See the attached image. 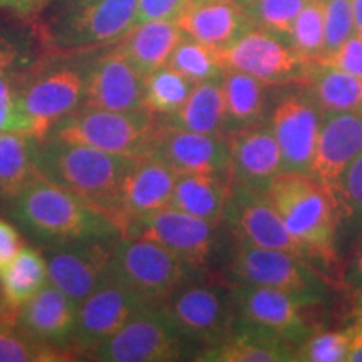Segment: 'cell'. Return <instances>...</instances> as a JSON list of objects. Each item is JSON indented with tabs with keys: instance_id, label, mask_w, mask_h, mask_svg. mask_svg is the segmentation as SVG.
<instances>
[{
	"instance_id": "obj_1",
	"label": "cell",
	"mask_w": 362,
	"mask_h": 362,
	"mask_svg": "<svg viewBox=\"0 0 362 362\" xmlns=\"http://www.w3.org/2000/svg\"><path fill=\"white\" fill-rule=\"evenodd\" d=\"M34 161L42 178L98 208L121 230L119 198L133 158L49 136L35 143Z\"/></svg>"
},
{
	"instance_id": "obj_2",
	"label": "cell",
	"mask_w": 362,
	"mask_h": 362,
	"mask_svg": "<svg viewBox=\"0 0 362 362\" xmlns=\"http://www.w3.org/2000/svg\"><path fill=\"white\" fill-rule=\"evenodd\" d=\"M12 202L16 220L44 247L121 237L115 220L39 173Z\"/></svg>"
},
{
	"instance_id": "obj_3",
	"label": "cell",
	"mask_w": 362,
	"mask_h": 362,
	"mask_svg": "<svg viewBox=\"0 0 362 362\" xmlns=\"http://www.w3.org/2000/svg\"><path fill=\"white\" fill-rule=\"evenodd\" d=\"M270 202L310 259H334L339 206L332 189L304 173L282 171L267 188Z\"/></svg>"
},
{
	"instance_id": "obj_4",
	"label": "cell",
	"mask_w": 362,
	"mask_h": 362,
	"mask_svg": "<svg viewBox=\"0 0 362 362\" xmlns=\"http://www.w3.org/2000/svg\"><path fill=\"white\" fill-rule=\"evenodd\" d=\"M138 0H57L44 25V40L62 52L117 44L136 25Z\"/></svg>"
},
{
	"instance_id": "obj_5",
	"label": "cell",
	"mask_w": 362,
	"mask_h": 362,
	"mask_svg": "<svg viewBox=\"0 0 362 362\" xmlns=\"http://www.w3.org/2000/svg\"><path fill=\"white\" fill-rule=\"evenodd\" d=\"M156 126V116L146 107L136 111H107L81 106L78 111L54 124L49 136L136 160L148 155Z\"/></svg>"
},
{
	"instance_id": "obj_6",
	"label": "cell",
	"mask_w": 362,
	"mask_h": 362,
	"mask_svg": "<svg viewBox=\"0 0 362 362\" xmlns=\"http://www.w3.org/2000/svg\"><path fill=\"white\" fill-rule=\"evenodd\" d=\"M230 272L237 282L277 288L307 307L322 304L329 285L324 275L298 253L252 245L237 238Z\"/></svg>"
},
{
	"instance_id": "obj_7",
	"label": "cell",
	"mask_w": 362,
	"mask_h": 362,
	"mask_svg": "<svg viewBox=\"0 0 362 362\" xmlns=\"http://www.w3.org/2000/svg\"><path fill=\"white\" fill-rule=\"evenodd\" d=\"M197 351L185 341L163 304H151L131 317L88 359L99 362H171L193 359Z\"/></svg>"
},
{
	"instance_id": "obj_8",
	"label": "cell",
	"mask_w": 362,
	"mask_h": 362,
	"mask_svg": "<svg viewBox=\"0 0 362 362\" xmlns=\"http://www.w3.org/2000/svg\"><path fill=\"white\" fill-rule=\"evenodd\" d=\"M163 305L197 356L218 346L237 319L232 285L218 282L185 280Z\"/></svg>"
},
{
	"instance_id": "obj_9",
	"label": "cell",
	"mask_w": 362,
	"mask_h": 362,
	"mask_svg": "<svg viewBox=\"0 0 362 362\" xmlns=\"http://www.w3.org/2000/svg\"><path fill=\"white\" fill-rule=\"evenodd\" d=\"M192 269L155 240L119 237L112 242L110 274L151 304H163Z\"/></svg>"
},
{
	"instance_id": "obj_10",
	"label": "cell",
	"mask_w": 362,
	"mask_h": 362,
	"mask_svg": "<svg viewBox=\"0 0 362 362\" xmlns=\"http://www.w3.org/2000/svg\"><path fill=\"white\" fill-rule=\"evenodd\" d=\"M218 57L223 69L242 71L275 88L304 83L312 62L291 44L259 27H252L228 47L220 49Z\"/></svg>"
},
{
	"instance_id": "obj_11",
	"label": "cell",
	"mask_w": 362,
	"mask_h": 362,
	"mask_svg": "<svg viewBox=\"0 0 362 362\" xmlns=\"http://www.w3.org/2000/svg\"><path fill=\"white\" fill-rule=\"evenodd\" d=\"M151 305L134 291L107 274L89 293L76 312L74 332L69 342L71 356H89L90 352L116 334L131 317Z\"/></svg>"
},
{
	"instance_id": "obj_12",
	"label": "cell",
	"mask_w": 362,
	"mask_h": 362,
	"mask_svg": "<svg viewBox=\"0 0 362 362\" xmlns=\"http://www.w3.org/2000/svg\"><path fill=\"white\" fill-rule=\"evenodd\" d=\"M322 115V107L302 84L277 99L269 123L282 155V171L310 173Z\"/></svg>"
},
{
	"instance_id": "obj_13",
	"label": "cell",
	"mask_w": 362,
	"mask_h": 362,
	"mask_svg": "<svg viewBox=\"0 0 362 362\" xmlns=\"http://www.w3.org/2000/svg\"><path fill=\"white\" fill-rule=\"evenodd\" d=\"M216 225L211 221L165 206L128 223L121 237L155 240L192 270L206 265L216 242Z\"/></svg>"
},
{
	"instance_id": "obj_14",
	"label": "cell",
	"mask_w": 362,
	"mask_h": 362,
	"mask_svg": "<svg viewBox=\"0 0 362 362\" xmlns=\"http://www.w3.org/2000/svg\"><path fill=\"white\" fill-rule=\"evenodd\" d=\"M221 221L232 228L235 237L252 245L298 253L310 260L309 252L292 237L264 189L230 181Z\"/></svg>"
},
{
	"instance_id": "obj_15",
	"label": "cell",
	"mask_w": 362,
	"mask_h": 362,
	"mask_svg": "<svg viewBox=\"0 0 362 362\" xmlns=\"http://www.w3.org/2000/svg\"><path fill=\"white\" fill-rule=\"evenodd\" d=\"M84 72L72 67H56L25 79L22 107L29 119V136L42 141L54 124L83 106Z\"/></svg>"
},
{
	"instance_id": "obj_16",
	"label": "cell",
	"mask_w": 362,
	"mask_h": 362,
	"mask_svg": "<svg viewBox=\"0 0 362 362\" xmlns=\"http://www.w3.org/2000/svg\"><path fill=\"white\" fill-rule=\"evenodd\" d=\"M112 242L89 240L45 247L42 253L47 265L49 282L56 285L59 291L74 302L76 307H79L110 274Z\"/></svg>"
},
{
	"instance_id": "obj_17",
	"label": "cell",
	"mask_w": 362,
	"mask_h": 362,
	"mask_svg": "<svg viewBox=\"0 0 362 362\" xmlns=\"http://www.w3.org/2000/svg\"><path fill=\"white\" fill-rule=\"evenodd\" d=\"M158 119V117H156ZM148 155L176 173H211L230 176V146L223 136L194 133L158 121Z\"/></svg>"
},
{
	"instance_id": "obj_18",
	"label": "cell",
	"mask_w": 362,
	"mask_h": 362,
	"mask_svg": "<svg viewBox=\"0 0 362 362\" xmlns=\"http://www.w3.org/2000/svg\"><path fill=\"white\" fill-rule=\"evenodd\" d=\"M83 106L107 111L144 107V76L131 64L119 45L86 67Z\"/></svg>"
},
{
	"instance_id": "obj_19",
	"label": "cell",
	"mask_w": 362,
	"mask_h": 362,
	"mask_svg": "<svg viewBox=\"0 0 362 362\" xmlns=\"http://www.w3.org/2000/svg\"><path fill=\"white\" fill-rule=\"evenodd\" d=\"M232 293L237 317L274 330L293 347L315 330L304 315L307 305L291 293L237 280L232 284Z\"/></svg>"
},
{
	"instance_id": "obj_20",
	"label": "cell",
	"mask_w": 362,
	"mask_h": 362,
	"mask_svg": "<svg viewBox=\"0 0 362 362\" xmlns=\"http://www.w3.org/2000/svg\"><path fill=\"white\" fill-rule=\"evenodd\" d=\"M230 181L267 192L282 173V155L269 119L228 136Z\"/></svg>"
},
{
	"instance_id": "obj_21",
	"label": "cell",
	"mask_w": 362,
	"mask_h": 362,
	"mask_svg": "<svg viewBox=\"0 0 362 362\" xmlns=\"http://www.w3.org/2000/svg\"><path fill=\"white\" fill-rule=\"evenodd\" d=\"M74 302L47 282L35 296L17 310L16 324L27 337L40 346L69 354V342L76 324Z\"/></svg>"
},
{
	"instance_id": "obj_22",
	"label": "cell",
	"mask_w": 362,
	"mask_h": 362,
	"mask_svg": "<svg viewBox=\"0 0 362 362\" xmlns=\"http://www.w3.org/2000/svg\"><path fill=\"white\" fill-rule=\"evenodd\" d=\"M362 153V115L324 111L310 176L332 189L339 176Z\"/></svg>"
},
{
	"instance_id": "obj_23",
	"label": "cell",
	"mask_w": 362,
	"mask_h": 362,
	"mask_svg": "<svg viewBox=\"0 0 362 362\" xmlns=\"http://www.w3.org/2000/svg\"><path fill=\"white\" fill-rule=\"evenodd\" d=\"M178 173L153 155L136 158L119 198L121 232L139 216L170 206Z\"/></svg>"
},
{
	"instance_id": "obj_24",
	"label": "cell",
	"mask_w": 362,
	"mask_h": 362,
	"mask_svg": "<svg viewBox=\"0 0 362 362\" xmlns=\"http://www.w3.org/2000/svg\"><path fill=\"white\" fill-rule=\"evenodd\" d=\"M176 22L185 35L216 51L228 47L255 27L240 0L189 2Z\"/></svg>"
},
{
	"instance_id": "obj_25",
	"label": "cell",
	"mask_w": 362,
	"mask_h": 362,
	"mask_svg": "<svg viewBox=\"0 0 362 362\" xmlns=\"http://www.w3.org/2000/svg\"><path fill=\"white\" fill-rule=\"evenodd\" d=\"M296 347L274 330L237 317L218 346L203 351V362H293Z\"/></svg>"
},
{
	"instance_id": "obj_26",
	"label": "cell",
	"mask_w": 362,
	"mask_h": 362,
	"mask_svg": "<svg viewBox=\"0 0 362 362\" xmlns=\"http://www.w3.org/2000/svg\"><path fill=\"white\" fill-rule=\"evenodd\" d=\"M185 37L178 22L148 21L136 24L117 42L129 62L146 78L160 67L166 66L171 52Z\"/></svg>"
},
{
	"instance_id": "obj_27",
	"label": "cell",
	"mask_w": 362,
	"mask_h": 362,
	"mask_svg": "<svg viewBox=\"0 0 362 362\" xmlns=\"http://www.w3.org/2000/svg\"><path fill=\"white\" fill-rule=\"evenodd\" d=\"M228 192L230 176L181 173L176 178L170 206L211 223H221Z\"/></svg>"
},
{
	"instance_id": "obj_28",
	"label": "cell",
	"mask_w": 362,
	"mask_h": 362,
	"mask_svg": "<svg viewBox=\"0 0 362 362\" xmlns=\"http://www.w3.org/2000/svg\"><path fill=\"white\" fill-rule=\"evenodd\" d=\"M49 282L44 253L37 248L24 247L19 255L2 269V298L0 320L16 322V314Z\"/></svg>"
},
{
	"instance_id": "obj_29",
	"label": "cell",
	"mask_w": 362,
	"mask_h": 362,
	"mask_svg": "<svg viewBox=\"0 0 362 362\" xmlns=\"http://www.w3.org/2000/svg\"><path fill=\"white\" fill-rule=\"evenodd\" d=\"M269 88L272 86L242 71H223L221 90L225 101L226 138L235 131L267 121L264 115L269 101Z\"/></svg>"
},
{
	"instance_id": "obj_30",
	"label": "cell",
	"mask_w": 362,
	"mask_h": 362,
	"mask_svg": "<svg viewBox=\"0 0 362 362\" xmlns=\"http://www.w3.org/2000/svg\"><path fill=\"white\" fill-rule=\"evenodd\" d=\"M163 124L226 138V116L221 79L194 84L183 106L175 115L158 117Z\"/></svg>"
},
{
	"instance_id": "obj_31",
	"label": "cell",
	"mask_w": 362,
	"mask_h": 362,
	"mask_svg": "<svg viewBox=\"0 0 362 362\" xmlns=\"http://www.w3.org/2000/svg\"><path fill=\"white\" fill-rule=\"evenodd\" d=\"M302 86L309 90L322 111L362 115V78L322 61H312Z\"/></svg>"
},
{
	"instance_id": "obj_32",
	"label": "cell",
	"mask_w": 362,
	"mask_h": 362,
	"mask_svg": "<svg viewBox=\"0 0 362 362\" xmlns=\"http://www.w3.org/2000/svg\"><path fill=\"white\" fill-rule=\"evenodd\" d=\"M35 143L22 133H0V194L4 198L13 200L37 175Z\"/></svg>"
},
{
	"instance_id": "obj_33",
	"label": "cell",
	"mask_w": 362,
	"mask_h": 362,
	"mask_svg": "<svg viewBox=\"0 0 362 362\" xmlns=\"http://www.w3.org/2000/svg\"><path fill=\"white\" fill-rule=\"evenodd\" d=\"M194 88L173 67L163 66L144 78V107L156 117L175 115L183 106Z\"/></svg>"
},
{
	"instance_id": "obj_34",
	"label": "cell",
	"mask_w": 362,
	"mask_h": 362,
	"mask_svg": "<svg viewBox=\"0 0 362 362\" xmlns=\"http://www.w3.org/2000/svg\"><path fill=\"white\" fill-rule=\"evenodd\" d=\"M166 66L173 67L185 78L193 81L194 84L221 79L225 71L216 49L208 47V45L198 42L188 35H185L180 40L175 51L171 52Z\"/></svg>"
},
{
	"instance_id": "obj_35",
	"label": "cell",
	"mask_w": 362,
	"mask_h": 362,
	"mask_svg": "<svg viewBox=\"0 0 362 362\" xmlns=\"http://www.w3.org/2000/svg\"><path fill=\"white\" fill-rule=\"evenodd\" d=\"M307 0H252L243 4L253 25L291 44L296 19Z\"/></svg>"
},
{
	"instance_id": "obj_36",
	"label": "cell",
	"mask_w": 362,
	"mask_h": 362,
	"mask_svg": "<svg viewBox=\"0 0 362 362\" xmlns=\"http://www.w3.org/2000/svg\"><path fill=\"white\" fill-rule=\"evenodd\" d=\"M324 44V4L322 0H307L293 24L291 45L307 61H320Z\"/></svg>"
},
{
	"instance_id": "obj_37",
	"label": "cell",
	"mask_w": 362,
	"mask_h": 362,
	"mask_svg": "<svg viewBox=\"0 0 362 362\" xmlns=\"http://www.w3.org/2000/svg\"><path fill=\"white\" fill-rule=\"evenodd\" d=\"M352 329L314 330L293 352V362H346L352 342Z\"/></svg>"
},
{
	"instance_id": "obj_38",
	"label": "cell",
	"mask_w": 362,
	"mask_h": 362,
	"mask_svg": "<svg viewBox=\"0 0 362 362\" xmlns=\"http://www.w3.org/2000/svg\"><path fill=\"white\" fill-rule=\"evenodd\" d=\"M71 359L66 352L40 346L12 322L0 320V362H45Z\"/></svg>"
},
{
	"instance_id": "obj_39",
	"label": "cell",
	"mask_w": 362,
	"mask_h": 362,
	"mask_svg": "<svg viewBox=\"0 0 362 362\" xmlns=\"http://www.w3.org/2000/svg\"><path fill=\"white\" fill-rule=\"evenodd\" d=\"M25 79L19 72L0 74V133L29 136V119L22 107V88Z\"/></svg>"
},
{
	"instance_id": "obj_40",
	"label": "cell",
	"mask_w": 362,
	"mask_h": 362,
	"mask_svg": "<svg viewBox=\"0 0 362 362\" xmlns=\"http://www.w3.org/2000/svg\"><path fill=\"white\" fill-rule=\"evenodd\" d=\"M322 4L325 30L322 59H325L356 34V25L351 0H322Z\"/></svg>"
},
{
	"instance_id": "obj_41",
	"label": "cell",
	"mask_w": 362,
	"mask_h": 362,
	"mask_svg": "<svg viewBox=\"0 0 362 362\" xmlns=\"http://www.w3.org/2000/svg\"><path fill=\"white\" fill-rule=\"evenodd\" d=\"M339 211L346 216H362V153L352 160L332 187Z\"/></svg>"
},
{
	"instance_id": "obj_42",
	"label": "cell",
	"mask_w": 362,
	"mask_h": 362,
	"mask_svg": "<svg viewBox=\"0 0 362 362\" xmlns=\"http://www.w3.org/2000/svg\"><path fill=\"white\" fill-rule=\"evenodd\" d=\"M192 0H138L136 24L148 21H178Z\"/></svg>"
},
{
	"instance_id": "obj_43",
	"label": "cell",
	"mask_w": 362,
	"mask_h": 362,
	"mask_svg": "<svg viewBox=\"0 0 362 362\" xmlns=\"http://www.w3.org/2000/svg\"><path fill=\"white\" fill-rule=\"evenodd\" d=\"M325 64L337 67L344 72L362 78V37L354 34L329 57L320 59Z\"/></svg>"
},
{
	"instance_id": "obj_44",
	"label": "cell",
	"mask_w": 362,
	"mask_h": 362,
	"mask_svg": "<svg viewBox=\"0 0 362 362\" xmlns=\"http://www.w3.org/2000/svg\"><path fill=\"white\" fill-rule=\"evenodd\" d=\"M24 247V240L16 226L0 218V270L6 269Z\"/></svg>"
},
{
	"instance_id": "obj_45",
	"label": "cell",
	"mask_w": 362,
	"mask_h": 362,
	"mask_svg": "<svg viewBox=\"0 0 362 362\" xmlns=\"http://www.w3.org/2000/svg\"><path fill=\"white\" fill-rule=\"evenodd\" d=\"M344 287L349 291L352 296L362 291V235L356 242L352 253L347 260L344 272L341 275Z\"/></svg>"
},
{
	"instance_id": "obj_46",
	"label": "cell",
	"mask_w": 362,
	"mask_h": 362,
	"mask_svg": "<svg viewBox=\"0 0 362 362\" xmlns=\"http://www.w3.org/2000/svg\"><path fill=\"white\" fill-rule=\"evenodd\" d=\"M24 62H27V57L19 45L12 39L0 34V74L13 72L16 67L24 64Z\"/></svg>"
},
{
	"instance_id": "obj_47",
	"label": "cell",
	"mask_w": 362,
	"mask_h": 362,
	"mask_svg": "<svg viewBox=\"0 0 362 362\" xmlns=\"http://www.w3.org/2000/svg\"><path fill=\"white\" fill-rule=\"evenodd\" d=\"M45 0H0V8L17 12V13H29L37 11Z\"/></svg>"
},
{
	"instance_id": "obj_48",
	"label": "cell",
	"mask_w": 362,
	"mask_h": 362,
	"mask_svg": "<svg viewBox=\"0 0 362 362\" xmlns=\"http://www.w3.org/2000/svg\"><path fill=\"white\" fill-rule=\"evenodd\" d=\"M352 329V342L346 362H362V325H349Z\"/></svg>"
},
{
	"instance_id": "obj_49",
	"label": "cell",
	"mask_w": 362,
	"mask_h": 362,
	"mask_svg": "<svg viewBox=\"0 0 362 362\" xmlns=\"http://www.w3.org/2000/svg\"><path fill=\"white\" fill-rule=\"evenodd\" d=\"M352 2V16H354L356 34L362 37V0H351Z\"/></svg>"
},
{
	"instance_id": "obj_50",
	"label": "cell",
	"mask_w": 362,
	"mask_h": 362,
	"mask_svg": "<svg viewBox=\"0 0 362 362\" xmlns=\"http://www.w3.org/2000/svg\"><path fill=\"white\" fill-rule=\"evenodd\" d=\"M362 315V291L354 293V317Z\"/></svg>"
},
{
	"instance_id": "obj_51",
	"label": "cell",
	"mask_w": 362,
	"mask_h": 362,
	"mask_svg": "<svg viewBox=\"0 0 362 362\" xmlns=\"http://www.w3.org/2000/svg\"><path fill=\"white\" fill-rule=\"evenodd\" d=\"M352 325H362V315L354 317V322H352Z\"/></svg>"
},
{
	"instance_id": "obj_52",
	"label": "cell",
	"mask_w": 362,
	"mask_h": 362,
	"mask_svg": "<svg viewBox=\"0 0 362 362\" xmlns=\"http://www.w3.org/2000/svg\"><path fill=\"white\" fill-rule=\"evenodd\" d=\"M0 298H2V270H0Z\"/></svg>"
},
{
	"instance_id": "obj_53",
	"label": "cell",
	"mask_w": 362,
	"mask_h": 362,
	"mask_svg": "<svg viewBox=\"0 0 362 362\" xmlns=\"http://www.w3.org/2000/svg\"><path fill=\"white\" fill-rule=\"evenodd\" d=\"M240 2H242V4H248V2H252V0H240Z\"/></svg>"
},
{
	"instance_id": "obj_54",
	"label": "cell",
	"mask_w": 362,
	"mask_h": 362,
	"mask_svg": "<svg viewBox=\"0 0 362 362\" xmlns=\"http://www.w3.org/2000/svg\"><path fill=\"white\" fill-rule=\"evenodd\" d=\"M192 2H206V0H192Z\"/></svg>"
}]
</instances>
